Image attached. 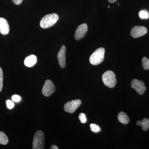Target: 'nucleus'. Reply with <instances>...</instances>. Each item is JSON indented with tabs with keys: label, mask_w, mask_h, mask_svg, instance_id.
Returning a JSON list of instances; mask_svg holds the SVG:
<instances>
[{
	"label": "nucleus",
	"mask_w": 149,
	"mask_h": 149,
	"mask_svg": "<svg viewBox=\"0 0 149 149\" xmlns=\"http://www.w3.org/2000/svg\"><path fill=\"white\" fill-rule=\"evenodd\" d=\"M58 15L56 13L49 14L42 17L40 22V25L43 29H46L53 26L57 22Z\"/></svg>",
	"instance_id": "f257e3e1"
},
{
	"label": "nucleus",
	"mask_w": 149,
	"mask_h": 149,
	"mask_svg": "<svg viewBox=\"0 0 149 149\" xmlns=\"http://www.w3.org/2000/svg\"><path fill=\"white\" fill-rule=\"evenodd\" d=\"M105 49L103 48L97 49L90 56L89 61L91 64L97 65L101 63L104 58Z\"/></svg>",
	"instance_id": "f03ea898"
},
{
	"label": "nucleus",
	"mask_w": 149,
	"mask_h": 149,
	"mask_svg": "<svg viewBox=\"0 0 149 149\" xmlns=\"http://www.w3.org/2000/svg\"><path fill=\"white\" fill-rule=\"evenodd\" d=\"M45 134L42 130H39L36 132L34 136L32 143L33 149H45Z\"/></svg>",
	"instance_id": "7ed1b4c3"
},
{
	"label": "nucleus",
	"mask_w": 149,
	"mask_h": 149,
	"mask_svg": "<svg viewBox=\"0 0 149 149\" xmlns=\"http://www.w3.org/2000/svg\"><path fill=\"white\" fill-rule=\"evenodd\" d=\"M102 79L104 85L109 88H113L116 83L115 74L111 70H108L103 74Z\"/></svg>",
	"instance_id": "20e7f679"
},
{
	"label": "nucleus",
	"mask_w": 149,
	"mask_h": 149,
	"mask_svg": "<svg viewBox=\"0 0 149 149\" xmlns=\"http://www.w3.org/2000/svg\"><path fill=\"white\" fill-rule=\"evenodd\" d=\"M131 88L135 89L138 94L140 95H143L145 91L147 90L145 83L141 80L134 79L131 81Z\"/></svg>",
	"instance_id": "39448f33"
},
{
	"label": "nucleus",
	"mask_w": 149,
	"mask_h": 149,
	"mask_svg": "<svg viewBox=\"0 0 149 149\" xmlns=\"http://www.w3.org/2000/svg\"><path fill=\"white\" fill-rule=\"evenodd\" d=\"M82 102L80 100H76L68 102L65 104L64 109L66 112L72 113L80 106Z\"/></svg>",
	"instance_id": "423d86ee"
},
{
	"label": "nucleus",
	"mask_w": 149,
	"mask_h": 149,
	"mask_svg": "<svg viewBox=\"0 0 149 149\" xmlns=\"http://www.w3.org/2000/svg\"><path fill=\"white\" fill-rule=\"evenodd\" d=\"M55 91V87L51 80H48L45 82L43 86L42 93L46 97H50Z\"/></svg>",
	"instance_id": "0eeeda50"
},
{
	"label": "nucleus",
	"mask_w": 149,
	"mask_h": 149,
	"mask_svg": "<svg viewBox=\"0 0 149 149\" xmlns=\"http://www.w3.org/2000/svg\"><path fill=\"white\" fill-rule=\"evenodd\" d=\"M88 30V25L85 23L79 25L75 31L74 36L75 40H79L84 38L87 34Z\"/></svg>",
	"instance_id": "6e6552de"
},
{
	"label": "nucleus",
	"mask_w": 149,
	"mask_h": 149,
	"mask_svg": "<svg viewBox=\"0 0 149 149\" xmlns=\"http://www.w3.org/2000/svg\"><path fill=\"white\" fill-rule=\"evenodd\" d=\"M147 31L146 28L144 26H135L131 29L130 35L133 38H139L146 35Z\"/></svg>",
	"instance_id": "1a4fd4ad"
},
{
	"label": "nucleus",
	"mask_w": 149,
	"mask_h": 149,
	"mask_svg": "<svg viewBox=\"0 0 149 149\" xmlns=\"http://www.w3.org/2000/svg\"><path fill=\"white\" fill-rule=\"evenodd\" d=\"M66 47L64 45L62 46L57 55L59 64L62 68H65L66 65Z\"/></svg>",
	"instance_id": "9d476101"
},
{
	"label": "nucleus",
	"mask_w": 149,
	"mask_h": 149,
	"mask_svg": "<svg viewBox=\"0 0 149 149\" xmlns=\"http://www.w3.org/2000/svg\"><path fill=\"white\" fill-rule=\"evenodd\" d=\"M10 31L9 25L7 20L3 17H0V32L2 35H5Z\"/></svg>",
	"instance_id": "9b49d317"
},
{
	"label": "nucleus",
	"mask_w": 149,
	"mask_h": 149,
	"mask_svg": "<svg viewBox=\"0 0 149 149\" xmlns=\"http://www.w3.org/2000/svg\"><path fill=\"white\" fill-rule=\"evenodd\" d=\"M37 61V57L34 55H31L27 57L24 60V65L28 67L34 66Z\"/></svg>",
	"instance_id": "f8f14e48"
},
{
	"label": "nucleus",
	"mask_w": 149,
	"mask_h": 149,
	"mask_svg": "<svg viewBox=\"0 0 149 149\" xmlns=\"http://www.w3.org/2000/svg\"><path fill=\"white\" fill-rule=\"evenodd\" d=\"M118 121L123 124H128L130 122V119L128 115L124 112H120L118 116Z\"/></svg>",
	"instance_id": "ddd939ff"
},
{
	"label": "nucleus",
	"mask_w": 149,
	"mask_h": 149,
	"mask_svg": "<svg viewBox=\"0 0 149 149\" xmlns=\"http://www.w3.org/2000/svg\"><path fill=\"white\" fill-rule=\"evenodd\" d=\"M136 124L139 126H141L144 131H147L149 128V119L148 118H145L142 121L138 120L136 122Z\"/></svg>",
	"instance_id": "4468645a"
},
{
	"label": "nucleus",
	"mask_w": 149,
	"mask_h": 149,
	"mask_svg": "<svg viewBox=\"0 0 149 149\" xmlns=\"http://www.w3.org/2000/svg\"><path fill=\"white\" fill-rule=\"evenodd\" d=\"M9 140L8 137L5 133L2 131H0V144L6 145L8 143Z\"/></svg>",
	"instance_id": "2eb2a0df"
},
{
	"label": "nucleus",
	"mask_w": 149,
	"mask_h": 149,
	"mask_svg": "<svg viewBox=\"0 0 149 149\" xmlns=\"http://www.w3.org/2000/svg\"><path fill=\"white\" fill-rule=\"evenodd\" d=\"M139 16L142 19H148L149 18V13L146 10H141L139 12Z\"/></svg>",
	"instance_id": "dca6fc26"
},
{
	"label": "nucleus",
	"mask_w": 149,
	"mask_h": 149,
	"mask_svg": "<svg viewBox=\"0 0 149 149\" xmlns=\"http://www.w3.org/2000/svg\"><path fill=\"white\" fill-rule=\"evenodd\" d=\"M91 131L93 133H98L101 131V128L100 126L95 123H92L90 125Z\"/></svg>",
	"instance_id": "f3484780"
},
{
	"label": "nucleus",
	"mask_w": 149,
	"mask_h": 149,
	"mask_svg": "<svg viewBox=\"0 0 149 149\" xmlns=\"http://www.w3.org/2000/svg\"><path fill=\"white\" fill-rule=\"evenodd\" d=\"M142 64L144 69L147 70L149 69V59L146 57H144L142 58Z\"/></svg>",
	"instance_id": "a211bd4d"
},
{
	"label": "nucleus",
	"mask_w": 149,
	"mask_h": 149,
	"mask_svg": "<svg viewBox=\"0 0 149 149\" xmlns=\"http://www.w3.org/2000/svg\"><path fill=\"white\" fill-rule=\"evenodd\" d=\"M3 74L2 68L0 67V92L2 90L3 87Z\"/></svg>",
	"instance_id": "6ab92c4d"
},
{
	"label": "nucleus",
	"mask_w": 149,
	"mask_h": 149,
	"mask_svg": "<svg viewBox=\"0 0 149 149\" xmlns=\"http://www.w3.org/2000/svg\"><path fill=\"white\" fill-rule=\"evenodd\" d=\"M79 119L82 123H85L87 122V118L85 113H80L79 116Z\"/></svg>",
	"instance_id": "aec40b11"
},
{
	"label": "nucleus",
	"mask_w": 149,
	"mask_h": 149,
	"mask_svg": "<svg viewBox=\"0 0 149 149\" xmlns=\"http://www.w3.org/2000/svg\"><path fill=\"white\" fill-rule=\"evenodd\" d=\"M6 103L7 107L9 109H12L14 107V104L13 102L10 100H7L6 102Z\"/></svg>",
	"instance_id": "412c9836"
},
{
	"label": "nucleus",
	"mask_w": 149,
	"mask_h": 149,
	"mask_svg": "<svg viewBox=\"0 0 149 149\" xmlns=\"http://www.w3.org/2000/svg\"><path fill=\"white\" fill-rule=\"evenodd\" d=\"M12 99L14 102H18L20 101L21 98H20V96L15 95L12 96Z\"/></svg>",
	"instance_id": "4be33fe9"
},
{
	"label": "nucleus",
	"mask_w": 149,
	"mask_h": 149,
	"mask_svg": "<svg viewBox=\"0 0 149 149\" xmlns=\"http://www.w3.org/2000/svg\"><path fill=\"white\" fill-rule=\"evenodd\" d=\"M22 1L23 0H12L14 3L17 5L20 4L22 2Z\"/></svg>",
	"instance_id": "5701e85b"
},
{
	"label": "nucleus",
	"mask_w": 149,
	"mask_h": 149,
	"mask_svg": "<svg viewBox=\"0 0 149 149\" xmlns=\"http://www.w3.org/2000/svg\"><path fill=\"white\" fill-rule=\"evenodd\" d=\"M50 149H58V148L55 145H53L51 146Z\"/></svg>",
	"instance_id": "b1692460"
},
{
	"label": "nucleus",
	"mask_w": 149,
	"mask_h": 149,
	"mask_svg": "<svg viewBox=\"0 0 149 149\" xmlns=\"http://www.w3.org/2000/svg\"><path fill=\"white\" fill-rule=\"evenodd\" d=\"M117 0H108L109 2L111 3H113L115 2Z\"/></svg>",
	"instance_id": "393cba45"
},
{
	"label": "nucleus",
	"mask_w": 149,
	"mask_h": 149,
	"mask_svg": "<svg viewBox=\"0 0 149 149\" xmlns=\"http://www.w3.org/2000/svg\"><path fill=\"white\" fill-rule=\"evenodd\" d=\"M108 8H110V6H108Z\"/></svg>",
	"instance_id": "a878e982"
}]
</instances>
